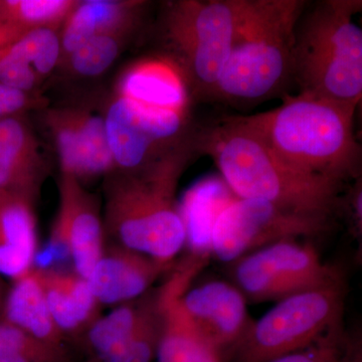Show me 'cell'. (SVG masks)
I'll return each instance as SVG.
<instances>
[{"instance_id":"1","label":"cell","mask_w":362,"mask_h":362,"mask_svg":"<svg viewBox=\"0 0 362 362\" xmlns=\"http://www.w3.org/2000/svg\"><path fill=\"white\" fill-rule=\"evenodd\" d=\"M197 156L209 157L239 199H259L305 216L334 218L343 185L300 173L283 161L245 116L195 128Z\"/></svg>"},{"instance_id":"2","label":"cell","mask_w":362,"mask_h":362,"mask_svg":"<svg viewBox=\"0 0 362 362\" xmlns=\"http://www.w3.org/2000/svg\"><path fill=\"white\" fill-rule=\"evenodd\" d=\"M194 134L145 168L120 171L106 187V230L119 246L166 269L187 240L176 190L185 169L197 156Z\"/></svg>"},{"instance_id":"3","label":"cell","mask_w":362,"mask_h":362,"mask_svg":"<svg viewBox=\"0 0 362 362\" xmlns=\"http://www.w3.org/2000/svg\"><path fill=\"white\" fill-rule=\"evenodd\" d=\"M356 109L299 93L273 110L245 117L288 165L344 185L361 176Z\"/></svg>"},{"instance_id":"4","label":"cell","mask_w":362,"mask_h":362,"mask_svg":"<svg viewBox=\"0 0 362 362\" xmlns=\"http://www.w3.org/2000/svg\"><path fill=\"white\" fill-rule=\"evenodd\" d=\"M361 0L307 4L298 21L293 81L302 94L357 108L362 98Z\"/></svg>"},{"instance_id":"5","label":"cell","mask_w":362,"mask_h":362,"mask_svg":"<svg viewBox=\"0 0 362 362\" xmlns=\"http://www.w3.org/2000/svg\"><path fill=\"white\" fill-rule=\"evenodd\" d=\"M304 0H251L221 73L214 101L254 105L293 81V49Z\"/></svg>"},{"instance_id":"6","label":"cell","mask_w":362,"mask_h":362,"mask_svg":"<svg viewBox=\"0 0 362 362\" xmlns=\"http://www.w3.org/2000/svg\"><path fill=\"white\" fill-rule=\"evenodd\" d=\"M251 0H180L166 6L162 28L190 96L214 101L235 33Z\"/></svg>"},{"instance_id":"7","label":"cell","mask_w":362,"mask_h":362,"mask_svg":"<svg viewBox=\"0 0 362 362\" xmlns=\"http://www.w3.org/2000/svg\"><path fill=\"white\" fill-rule=\"evenodd\" d=\"M344 280L285 298L254 321L232 362H269L310 346L342 327Z\"/></svg>"},{"instance_id":"8","label":"cell","mask_w":362,"mask_h":362,"mask_svg":"<svg viewBox=\"0 0 362 362\" xmlns=\"http://www.w3.org/2000/svg\"><path fill=\"white\" fill-rule=\"evenodd\" d=\"M230 265L233 284L256 303L281 301L343 280L341 272L324 263L313 245L298 240L262 247Z\"/></svg>"},{"instance_id":"9","label":"cell","mask_w":362,"mask_h":362,"mask_svg":"<svg viewBox=\"0 0 362 362\" xmlns=\"http://www.w3.org/2000/svg\"><path fill=\"white\" fill-rule=\"evenodd\" d=\"M332 221L286 211L259 199L235 197L216 218L211 254L223 263L233 264L281 240L318 237L329 232Z\"/></svg>"},{"instance_id":"10","label":"cell","mask_w":362,"mask_h":362,"mask_svg":"<svg viewBox=\"0 0 362 362\" xmlns=\"http://www.w3.org/2000/svg\"><path fill=\"white\" fill-rule=\"evenodd\" d=\"M114 168H145L192 137L189 113L157 110L116 95L104 117Z\"/></svg>"},{"instance_id":"11","label":"cell","mask_w":362,"mask_h":362,"mask_svg":"<svg viewBox=\"0 0 362 362\" xmlns=\"http://www.w3.org/2000/svg\"><path fill=\"white\" fill-rule=\"evenodd\" d=\"M45 252L54 264L71 258L76 274L86 279L104 254V226L97 199L77 178L62 173L59 206Z\"/></svg>"},{"instance_id":"12","label":"cell","mask_w":362,"mask_h":362,"mask_svg":"<svg viewBox=\"0 0 362 362\" xmlns=\"http://www.w3.org/2000/svg\"><path fill=\"white\" fill-rule=\"evenodd\" d=\"M180 303L185 315L202 338L226 362L254 321L247 300L233 284L209 281L183 290Z\"/></svg>"},{"instance_id":"13","label":"cell","mask_w":362,"mask_h":362,"mask_svg":"<svg viewBox=\"0 0 362 362\" xmlns=\"http://www.w3.org/2000/svg\"><path fill=\"white\" fill-rule=\"evenodd\" d=\"M45 123L56 143L63 175L82 182L114 168L104 117L88 109L66 107L47 111Z\"/></svg>"},{"instance_id":"14","label":"cell","mask_w":362,"mask_h":362,"mask_svg":"<svg viewBox=\"0 0 362 362\" xmlns=\"http://www.w3.org/2000/svg\"><path fill=\"white\" fill-rule=\"evenodd\" d=\"M204 262L189 258L158 290L162 329L157 362H223L195 329L180 303V295Z\"/></svg>"},{"instance_id":"15","label":"cell","mask_w":362,"mask_h":362,"mask_svg":"<svg viewBox=\"0 0 362 362\" xmlns=\"http://www.w3.org/2000/svg\"><path fill=\"white\" fill-rule=\"evenodd\" d=\"M117 95L157 110L189 113L192 96L175 62L166 56L131 64L117 84Z\"/></svg>"},{"instance_id":"16","label":"cell","mask_w":362,"mask_h":362,"mask_svg":"<svg viewBox=\"0 0 362 362\" xmlns=\"http://www.w3.org/2000/svg\"><path fill=\"white\" fill-rule=\"evenodd\" d=\"M165 270L140 252L117 246L104 251L87 281L98 303H126L146 294Z\"/></svg>"},{"instance_id":"17","label":"cell","mask_w":362,"mask_h":362,"mask_svg":"<svg viewBox=\"0 0 362 362\" xmlns=\"http://www.w3.org/2000/svg\"><path fill=\"white\" fill-rule=\"evenodd\" d=\"M44 171L39 143L20 114L0 117V192L33 199Z\"/></svg>"},{"instance_id":"18","label":"cell","mask_w":362,"mask_h":362,"mask_svg":"<svg viewBox=\"0 0 362 362\" xmlns=\"http://www.w3.org/2000/svg\"><path fill=\"white\" fill-rule=\"evenodd\" d=\"M61 54L56 30H28L0 59V84L30 94L56 68Z\"/></svg>"},{"instance_id":"19","label":"cell","mask_w":362,"mask_h":362,"mask_svg":"<svg viewBox=\"0 0 362 362\" xmlns=\"http://www.w3.org/2000/svg\"><path fill=\"white\" fill-rule=\"evenodd\" d=\"M33 199L0 192V274L18 280L33 268L37 249Z\"/></svg>"},{"instance_id":"20","label":"cell","mask_w":362,"mask_h":362,"mask_svg":"<svg viewBox=\"0 0 362 362\" xmlns=\"http://www.w3.org/2000/svg\"><path fill=\"white\" fill-rule=\"evenodd\" d=\"M144 6L143 1H78L63 25L62 52L69 57L97 35L126 37L140 20Z\"/></svg>"},{"instance_id":"21","label":"cell","mask_w":362,"mask_h":362,"mask_svg":"<svg viewBox=\"0 0 362 362\" xmlns=\"http://www.w3.org/2000/svg\"><path fill=\"white\" fill-rule=\"evenodd\" d=\"M2 318L4 322L20 328L40 341L65 349V335L52 319L37 269H30L14 281L4 300Z\"/></svg>"},{"instance_id":"22","label":"cell","mask_w":362,"mask_h":362,"mask_svg":"<svg viewBox=\"0 0 362 362\" xmlns=\"http://www.w3.org/2000/svg\"><path fill=\"white\" fill-rule=\"evenodd\" d=\"M39 270V269H37ZM47 306L61 332L74 334L97 320L99 303L86 279L54 270H39Z\"/></svg>"},{"instance_id":"23","label":"cell","mask_w":362,"mask_h":362,"mask_svg":"<svg viewBox=\"0 0 362 362\" xmlns=\"http://www.w3.org/2000/svg\"><path fill=\"white\" fill-rule=\"evenodd\" d=\"M223 180H202L188 189L180 204L188 247L194 258L202 259L211 255V233L223 207L235 199Z\"/></svg>"},{"instance_id":"24","label":"cell","mask_w":362,"mask_h":362,"mask_svg":"<svg viewBox=\"0 0 362 362\" xmlns=\"http://www.w3.org/2000/svg\"><path fill=\"white\" fill-rule=\"evenodd\" d=\"M136 303H124L87 331V344L98 362H114L126 349L151 300L152 294Z\"/></svg>"},{"instance_id":"25","label":"cell","mask_w":362,"mask_h":362,"mask_svg":"<svg viewBox=\"0 0 362 362\" xmlns=\"http://www.w3.org/2000/svg\"><path fill=\"white\" fill-rule=\"evenodd\" d=\"M78 1L74 0H1L0 23L25 30L52 28L65 23Z\"/></svg>"},{"instance_id":"26","label":"cell","mask_w":362,"mask_h":362,"mask_svg":"<svg viewBox=\"0 0 362 362\" xmlns=\"http://www.w3.org/2000/svg\"><path fill=\"white\" fill-rule=\"evenodd\" d=\"M0 362H66V352L1 320Z\"/></svg>"},{"instance_id":"27","label":"cell","mask_w":362,"mask_h":362,"mask_svg":"<svg viewBox=\"0 0 362 362\" xmlns=\"http://www.w3.org/2000/svg\"><path fill=\"white\" fill-rule=\"evenodd\" d=\"M123 37L117 35H97L69 56L71 69L80 76L96 77L110 68L120 54Z\"/></svg>"},{"instance_id":"28","label":"cell","mask_w":362,"mask_h":362,"mask_svg":"<svg viewBox=\"0 0 362 362\" xmlns=\"http://www.w3.org/2000/svg\"><path fill=\"white\" fill-rule=\"evenodd\" d=\"M345 338L346 334L343 328H337L306 349L269 362H339L344 349Z\"/></svg>"},{"instance_id":"29","label":"cell","mask_w":362,"mask_h":362,"mask_svg":"<svg viewBox=\"0 0 362 362\" xmlns=\"http://www.w3.org/2000/svg\"><path fill=\"white\" fill-rule=\"evenodd\" d=\"M338 213L346 216L347 223L351 235L356 240H361L362 233V182L361 176L354 180L346 194L340 197Z\"/></svg>"},{"instance_id":"30","label":"cell","mask_w":362,"mask_h":362,"mask_svg":"<svg viewBox=\"0 0 362 362\" xmlns=\"http://www.w3.org/2000/svg\"><path fill=\"white\" fill-rule=\"evenodd\" d=\"M33 102L35 103L30 94L0 84V117L20 114L30 108Z\"/></svg>"},{"instance_id":"31","label":"cell","mask_w":362,"mask_h":362,"mask_svg":"<svg viewBox=\"0 0 362 362\" xmlns=\"http://www.w3.org/2000/svg\"><path fill=\"white\" fill-rule=\"evenodd\" d=\"M26 32L28 30L20 28V26L0 23V59L2 58L8 47L23 37Z\"/></svg>"},{"instance_id":"32","label":"cell","mask_w":362,"mask_h":362,"mask_svg":"<svg viewBox=\"0 0 362 362\" xmlns=\"http://www.w3.org/2000/svg\"><path fill=\"white\" fill-rule=\"evenodd\" d=\"M339 362H362V343L358 335L345 338L344 349Z\"/></svg>"},{"instance_id":"33","label":"cell","mask_w":362,"mask_h":362,"mask_svg":"<svg viewBox=\"0 0 362 362\" xmlns=\"http://www.w3.org/2000/svg\"><path fill=\"white\" fill-rule=\"evenodd\" d=\"M4 300H6V296H4V285H2L1 280H0V313L4 309Z\"/></svg>"},{"instance_id":"34","label":"cell","mask_w":362,"mask_h":362,"mask_svg":"<svg viewBox=\"0 0 362 362\" xmlns=\"http://www.w3.org/2000/svg\"><path fill=\"white\" fill-rule=\"evenodd\" d=\"M0 4H1V0H0Z\"/></svg>"}]
</instances>
